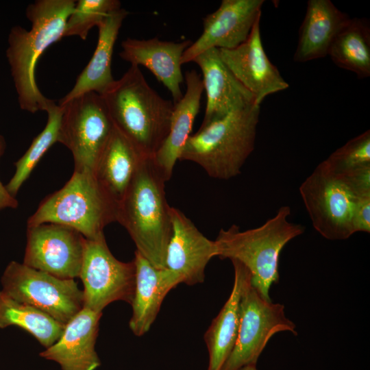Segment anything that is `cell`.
Instances as JSON below:
<instances>
[{
  "label": "cell",
  "mask_w": 370,
  "mask_h": 370,
  "mask_svg": "<svg viewBox=\"0 0 370 370\" xmlns=\"http://www.w3.org/2000/svg\"><path fill=\"white\" fill-rule=\"evenodd\" d=\"M74 0H36L26 9L31 23L27 30L14 26L8 36L7 58L20 108L30 113L45 111L49 99L39 90L36 67L39 58L53 44L64 38Z\"/></svg>",
  "instance_id": "1"
},
{
  "label": "cell",
  "mask_w": 370,
  "mask_h": 370,
  "mask_svg": "<svg viewBox=\"0 0 370 370\" xmlns=\"http://www.w3.org/2000/svg\"><path fill=\"white\" fill-rule=\"evenodd\" d=\"M166 182L153 158H144L117 209L116 222L127 231L136 250L158 269L166 268V249L172 234Z\"/></svg>",
  "instance_id": "2"
},
{
  "label": "cell",
  "mask_w": 370,
  "mask_h": 370,
  "mask_svg": "<svg viewBox=\"0 0 370 370\" xmlns=\"http://www.w3.org/2000/svg\"><path fill=\"white\" fill-rule=\"evenodd\" d=\"M100 95L114 127L143 156L153 158L169 134L174 103L155 91L134 65Z\"/></svg>",
  "instance_id": "3"
},
{
  "label": "cell",
  "mask_w": 370,
  "mask_h": 370,
  "mask_svg": "<svg viewBox=\"0 0 370 370\" xmlns=\"http://www.w3.org/2000/svg\"><path fill=\"white\" fill-rule=\"evenodd\" d=\"M290 214V207L283 206L262 225L241 231L238 226L232 225L221 229L214 240L217 256L244 265L251 274V285L267 300H271V285L279 281L282 249L305 230L302 225L289 221Z\"/></svg>",
  "instance_id": "4"
},
{
  "label": "cell",
  "mask_w": 370,
  "mask_h": 370,
  "mask_svg": "<svg viewBox=\"0 0 370 370\" xmlns=\"http://www.w3.org/2000/svg\"><path fill=\"white\" fill-rule=\"evenodd\" d=\"M260 110L253 104L201 125L188 138L179 160L197 164L214 179L226 180L241 174L254 149Z\"/></svg>",
  "instance_id": "5"
},
{
  "label": "cell",
  "mask_w": 370,
  "mask_h": 370,
  "mask_svg": "<svg viewBox=\"0 0 370 370\" xmlns=\"http://www.w3.org/2000/svg\"><path fill=\"white\" fill-rule=\"evenodd\" d=\"M118 203L101 186L94 173L75 171L60 190L46 197L27 220V227L56 223L71 227L86 239L103 234L116 222Z\"/></svg>",
  "instance_id": "6"
},
{
  "label": "cell",
  "mask_w": 370,
  "mask_h": 370,
  "mask_svg": "<svg viewBox=\"0 0 370 370\" xmlns=\"http://www.w3.org/2000/svg\"><path fill=\"white\" fill-rule=\"evenodd\" d=\"M299 191L313 227L323 238L341 241L354 234L353 217L360 195L325 160L301 183Z\"/></svg>",
  "instance_id": "7"
},
{
  "label": "cell",
  "mask_w": 370,
  "mask_h": 370,
  "mask_svg": "<svg viewBox=\"0 0 370 370\" xmlns=\"http://www.w3.org/2000/svg\"><path fill=\"white\" fill-rule=\"evenodd\" d=\"M59 106L62 108L59 143L71 151L75 171L95 173L114 128L103 99L98 93L90 92Z\"/></svg>",
  "instance_id": "8"
},
{
  "label": "cell",
  "mask_w": 370,
  "mask_h": 370,
  "mask_svg": "<svg viewBox=\"0 0 370 370\" xmlns=\"http://www.w3.org/2000/svg\"><path fill=\"white\" fill-rule=\"evenodd\" d=\"M2 291L66 325L84 307L83 291L73 279H61L10 262L1 278Z\"/></svg>",
  "instance_id": "9"
},
{
  "label": "cell",
  "mask_w": 370,
  "mask_h": 370,
  "mask_svg": "<svg viewBox=\"0 0 370 370\" xmlns=\"http://www.w3.org/2000/svg\"><path fill=\"white\" fill-rule=\"evenodd\" d=\"M280 332L297 334L295 324L285 314L284 305L264 299L251 285L250 278L241 295L236 340L221 370L256 366L270 338Z\"/></svg>",
  "instance_id": "10"
},
{
  "label": "cell",
  "mask_w": 370,
  "mask_h": 370,
  "mask_svg": "<svg viewBox=\"0 0 370 370\" xmlns=\"http://www.w3.org/2000/svg\"><path fill=\"white\" fill-rule=\"evenodd\" d=\"M79 278L84 289V307L97 312L110 303L123 301L131 304L135 289L134 260H117L111 253L104 234L84 241Z\"/></svg>",
  "instance_id": "11"
},
{
  "label": "cell",
  "mask_w": 370,
  "mask_h": 370,
  "mask_svg": "<svg viewBox=\"0 0 370 370\" xmlns=\"http://www.w3.org/2000/svg\"><path fill=\"white\" fill-rule=\"evenodd\" d=\"M85 238L76 230L56 223L27 229L23 264L61 279L78 278Z\"/></svg>",
  "instance_id": "12"
},
{
  "label": "cell",
  "mask_w": 370,
  "mask_h": 370,
  "mask_svg": "<svg viewBox=\"0 0 370 370\" xmlns=\"http://www.w3.org/2000/svg\"><path fill=\"white\" fill-rule=\"evenodd\" d=\"M264 0H223L219 8L203 19L201 36L184 51L181 64L210 49H234L248 38L261 16Z\"/></svg>",
  "instance_id": "13"
},
{
  "label": "cell",
  "mask_w": 370,
  "mask_h": 370,
  "mask_svg": "<svg viewBox=\"0 0 370 370\" xmlns=\"http://www.w3.org/2000/svg\"><path fill=\"white\" fill-rule=\"evenodd\" d=\"M260 20L254 23L247 39L231 49H219L220 57L235 77L260 105L264 98L286 89L289 84L267 57L261 40Z\"/></svg>",
  "instance_id": "14"
},
{
  "label": "cell",
  "mask_w": 370,
  "mask_h": 370,
  "mask_svg": "<svg viewBox=\"0 0 370 370\" xmlns=\"http://www.w3.org/2000/svg\"><path fill=\"white\" fill-rule=\"evenodd\" d=\"M172 234L166 254V268L182 283H203L209 261L218 256L215 241L206 237L180 210L171 207Z\"/></svg>",
  "instance_id": "15"
},
{
  "label": "cell",
  "mask_w": 370,
  "mask_h": 370,
  "mask_svg": "<svg viewBox=\"0 0 370 370\" xmlns=\"http://www.w3.org/2000/svg\"><path fill=\"white\" fill-rule=\"evenodd\" d=\"M202 72L206 106L201 125L221 119L229 113L256 104L255 97L222 61L219 49H208L193 60ZM257 105V104H256Z\"/></svg>",
  "instance_id": "16"
},
{
  "label": "cell",
  "mask_w": 370,
  "mask_h": 370,
  "mask_svg": "<svg viewBox=\"0 0 370 370\" xmlns=\"http://www.w3.org/2000/svg\"><path fill=\"white\" fill-rule=\"evenodd\" d=\"M102 312L83 308L64 326L57 341L40 354L62 370H96L101 360L95 350Z\"/></svg>",
  "instance_id": "17"
},
{
  "label": "cell",
  "mask_w": 370,
  "mask_h": 370,
  "mask_svg": "<svg viewBox=\"0 0 370 370\" xmlns=\"http://www.w3.org/2000/svg\"><path fill=\"white\" fill-rule=\"evenodd\" d=\"M190 40L175 42L160 40L127 38L121 42L119 56L131 65L143 66L171 92L173 103L183 96L181 85L184 76L181 59L184 51L190 45Z\"/></svg>",
  "instance_id": "18"
},
{
  "label": "cell",
  "mask_w": 370,
  "mask_h": 370,
  "mask_svg": "<svg viewBox=\"0 0 370 370\" xmlns=\"http://www.w3.org/2000/svg\"><path fill=\"white\" fill-rule=\"evenodd\" d=\"M133 260L136 283L129 326L134 335L141 336L149 330L167 293L182 282L177 274L155 267L136 250Z\"/></svg>",
  "instance_id": "19"
},
{
  "label": "cell",
  "mask_w": 370,
  "mask_h": 370,
  "mask_svg": "<svg viewBox=\"0 0 370 370\" xmlns=\"http://www.w3.org/2000/svg\"><path fill=\"white\" fill-rule=\"evenodd\" d=\"M184 79L186 92L177 102L174 103L169 134L153 157L155 164L166 182L170 180L190 136L204 91L202 79L195 70L186 71Z\"/></svg>",
  "instance_id": "20"
},
{
  "label": "cell",
  "mask_w": 370,
  "mask_h": 370,
  "mask_svg": "<svg viewBox=\"0 0 370 370\" xmlns=\"http://www.w3.org/2000/svg\"><path fill=\"white\" fill-rule=\"evenodd\" d=\"M128 14L121 8L99 24L98 41L93 55L71 90L60 99L59 106L86 92L101 95L114 82L111 69L112 54L122 23Z\"/></svg>",
  "instance_id": "21"
},
{
  "label": "cell",
  "mask_w": 370,
  "mask_h": 370,
  "mask_svg": "<svg viewBox=\"0 0 370 370\" xmlns=\"http://www.w3.org/2000/svg\"><path fill=\"white\" fill-rule=\"evenodd\" d=\"M349 19L330 0H309L294 60L305 62L328 56L333 40Z\"/></svg>",
  "instance_id": "22"
},
{
  "label": "cell",
  "mask_w": 370,
  "mask_h": 370,
  "mask_svg": "<svg viewBox=\"0 0 370 370\" xmlns=\"http://www.w3.org/2000/svg\"><path fill=\"white\" fill-rule=\"evenodd\" d=\"M232 262L234 271L232 292L204 334L209 355L208 370H221L234 348L239 325L241 295L251 278L244 265L236 260Z\"/></svg>",
  "instance_id": "23"
},
{
  "label": "cell",
  "mask_w": 370,
  "mask_h": 370,
  "mask_svg": "<svg viewBox=\"0 0 370 370\" xmlns=\"http://www.w3.org/2000/svg\"><path fill=\"white\" fill-rule=\"evenodd\" d=\"M145 157L114 127L95 175L101 186L118 204Z\"/></svg>",
  "instance_id": "24"
},
{
  "label": "cell",
  "mask_w": 370,
  "mask_h": 370,
  "mask_svg": "<svg viewBox=\"0 0 370 370\" xmlns=\"http://www.w3.org/2000/svg\"><path fill=\"white\" fill-rule=\"evenodd\" d=\"M339 67L358 77L370 75V27L367 20L350 18L333 40L328 51Z\"/></svg>",
  "instance_id": "25"
},
{
  "label": "cell",
  "mask_w": 370,
  "mask_h": 370,
  "mask_svg": "<svg viewBox=\"0 0 370 370\" xmlns=\"http://www.w3.org/2000/svg\"><path fill=\"white\" fill-rule=\"evenodd\" d=\"M17 326L32 334L48 348L62 334L65 325L42 311L10 297L0 291V328Z\"/></svg>",
  "instance_id": "26"
},
{
  "label": "cell",
  "mask_w": 370,
  "mask_h": 370,
  "mask_svg": "<svg viewBox=\"0 0 370 370\" xmlns=\"http://www.w3.org/2000/svg\"><path fill=\"white\" fill-rule=\"evenodd\" d=\"M45 111L47 121L42 131L32 140L25 153L14 164L16 171L5 188L14 197L27 180L40 160L56 143H59L62 108L49 99Z\"/></svg>",
  "instance_id": "27"
},
{
  "label": "cell",
  "mask_w": 370,
  "mask_h": 370,
  "mask_svg": "<svg viewBox=\"0 0 370 370\" xmlns=\"http://www.w3.org/2000/svg\"><path fill=\"white\" fill-rule=\"evenodd\" d=\"M118 0H78L69 16L64 37L78 36L86 40L90 30L110 14L121 9Z\"/></svg>",
  "instance_id": "28"
},
{
  "label": "cell",
  "mask_w": 370,
  "mask_h": 370,
  "mask_svg": "<svg viewBox=\"0 0 370 370\" xmlns=\"http://www.w3.org/2000/svg\"><path fill=\"white\" fill-rule=\"evenodd\" d=\"M335 171L348 172L370 165V131L349 140L325 160Z\"/></svg>",
  "instance_id": "29"
},
{
  "label": "cell",
  "mask_w": 370,
  "mask_h": 370,
  "mask_svg": "<svg viewBox=\"0 0 370 370\" xmlns=\"http://www.w3.org/2000/svg\"><path fill=\"white\" fill-rule=\"evenodd\" d=\"M341 173L359 195L370 194V165Z\"/></svg>",
  "instance_id": "30"
},
{
  "label": "cell",
  "mask_w": 370,
  "mask_h": 370,
  "mask_svg": "<svg viewBox=\"0 0 370 370\" xmlns=\"http://www.w3.org/2000/svg\"><path fill=\"white\" fill-rule=\"evenodd\" d=\"M354 233L370 232V194L360 196L353 217Z\"/></svg>",
  "instance_id": "31"
},
{
  "label": "cell",
  "mask_w": 370,
  "mask_h": 370,
  "mask_svg": "<svg viewBox=\"0 0 370 370\" xmlns=\"http://www.w3.org/2000/svg\"><path fill=\"white\" fill-rule=\"evenodd\" d=\"M5 148V142L3 137L0 135V158L3 155ZM18 206V201L12 196L0 181V210L10 208H16Z\"/></svg>",
  "instance_id": "32"
},
{
  "label": "cell",
  "mask_w": 370,
  "mask_h": 370,
  "mask_svg": "<svg viewBox=\"0 0 370 370\" xmlns=\"http://www.w3.org/2000/svg\"><path fill=\"white\" fill-rule=\"evenodd\" d=\"M239 370H258V369L256 368V366L255 365H248V366H245L240 369Z\"/></svg>",
  "instance_id": "33"
}]
</instances>
